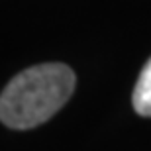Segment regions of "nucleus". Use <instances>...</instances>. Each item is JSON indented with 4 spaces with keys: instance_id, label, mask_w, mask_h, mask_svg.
I'll list each match as a JSON object with an SVG mask.
<instances>
[{
    "instance_id": "nucleus-2",
    "label": "nucleus",
    "mask_w": 151,
    "mask_h": 151,
    "mask_svg": "<svg viewBox=\"0 0 151 151\" xmlns=\"http://www.w3.org/2000/svg\"><path fill=\"white\" fill-rule=\"evenodd\" d=\"M134 108L141 116L151 118V59L145 63L143 71L139 73V78L134 88Z\"/></svg>"
},
{
    "instance_id": "nucleus-1",
    "label": "nucleus",
    "mask_w": 151,
    "mask_h": 151,
    "mask_svg": "<svg viewBox=\"0 0 151 151\" xmlns=\"http://www.w3.org/2000/svg\"><path fill=\"white\" fill-rule=\"evenodd\" d=\"M75 90V73L63 63L35 65L12 78L0 94V120L14 129L47 122Z\"/></svg>"
}]
</instances>
